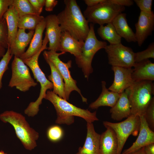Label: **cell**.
<instances>
[{"instance_id": "1", "label": "cell", "mask_w": 154, "mask_h": 154, "mask_svg": "<svg viewBox=\"0 0 154 154\" xmlns=\"http://www.w3.org/2000/svg\"><path fill=\"white\" fill-rule=\"evenodd\" d=\"M64 9L56 15L62 32H68L77 40L83 41L90 31L89 22L75 0H64Z\"/></svg>"}, {"instance_id": "2", "label": "cell", "mask_w": 154, "mask_h": 154, "mask_svg": "<svg viewBox=\"0 0 154 154\" xmlns=\"http://www.w3.org/2000/svg\"><path fill=\"white\" fill-rule=\"evenodd\" d=\"M44 99L50 102L54 107L57 116V123L70 125L74 122V116L84 119L87 123H92L99 120L96 111L91 112L87 109L78 108L60 97L52 91L47 90Z\"/></svg>"}, {"instance_id": "3", "label": "cell", "mask_w": 154, "mask_h": 154, "mask_svg": "<svg viewBox=\"0 0 154 154\" xmlns=\"http://www.w3.org/2000/svg\"><path fill=\"white\" fill-rule=\"evenodd\" d=\"M48 42V38L45 35L42 47L40 50L31 57L22 59L31 69L34 78L39 83L40 86V94L37 99L35 102H31L24 110L25 114L29 117H34L38 114L39 106L41 104L43 99L45 98L46 92L53 88L52 83L46 78L38 63L39 56L42 52L47 49V44Z\"/></svg>"}, {"instance_id": "4", "label": "cell", "mask_w": 154, "mask_h": 154, "mask_svg": "<svg viewBox=\"0 0 154 154\" xmlns=\"http://www.w3.org/2000/svg\"><path fill=\"white\" fill-rule=\"evenodd\" d=\"M0 119L13 126L17 137L26 149L31 151L37 146L39 134L30 127L22 114L13 111H6L0 114Z\"/></svg>"}, {"instance_id": "5", "label": "cell", "mask_w": 154, "mask_h": 154, "mask_svg": "<svg viewBox=\"0 0 154 154\" xmlns=\"http://www.w3.org/2000/svg\"><path fill=\"white\" fill-rule=\"evenodd\" d=\"M125 91L129 102L131 115L139 116H144L152 98V95H154V85L153 81H134Z\"/></svg>"}, {"instance_id": "6", "label": "cell", "mask_w": 154, "mask_h": 154, "mask_svg": "<svg viewBox=\"0 0 154 154\" xmlns=\"http://www.w3.org/2000/svg\"><path fill=\"white\" fill-rule=\"evenodd\" d=\"M89 26L90 31L84 42L81 53L78 57L75 58L76 64L82 69L84 77L87 79L93 72L92 63L95 54L107 45L106 42L99 40L97 38L95 33L94 24L90 23Z\"/></svg>"}, {"instance_id": "7", "label": "cell", "mask_w": 154, "mask_h": 154, "mask_svg": "<svg viewBox=\"0 0 154 154\" xmlns=\"http://www.w3.org/2000/svg\"><path fill=\"white\" fill-rule=\"evenodd\" d=\"M125 9L124 7L113 4L106 0L95 6L87 7L83 14L89 23L100 26L112 23Z\"/></svg>"}, {"instance_id": "8", "label": "cell", "mask_w": 154, "mask_h": 154, "mask_svg": "<svg viewBox=\"0 0 154 154\" xmlns=\"http://www.w3.org/2000/svg\"><path fill=\"white\" fill-rule=\"evenodd\" d=\"M105 127H109L115 131L118 140V147L117 154H121L124 146L129 137L132 135L136 136L139 131L140 125V117L131 115L122 121L114 123L104 121Z\"/></svg>"}, {"instance_id": "9", "label": "cell", "mask_w": 154, "mask_h": 154, "mask_svg": "<svg viewBox=\"0 0 154 154\" xmlns=\"http://www.w3.org/2000/svg\"><path fill=\"white\" fill-rule=\"evenodd\" d=\"M65 52L57 53L53 51L44 50L43 54H45L48 58L54 65L57 68L64 82V92L66 100H69L71 93L76 91L80 95L82 101L87 102V99L82 95L80 90L76 85V81L72 77L69 69L71 67L72 61L69 60L67 62L62 61L59 58V56L65 54Z\"/></svg>"}, {"instance_id": "10", "label": "cell", "mask_w": 154, "mask_h": 154, "mask_svg": "<svg viewBox=\"0 0 154 154\" xmlns=\"http://www.w3.org/2000/svg\"><path fill=\"white\" fill-rule=\"evenodd\" d=\"M12 76L8 86L22 92L29 90L37 83L32 77L29 68L20 58L14 56L11 63Z\"/></svg>"}, {"instance_id": "11", "label": "cell", "mask_w": 154, "mask_h": 154, "mask_svg": "<svg viewBox=\"0 0 154 154\" xmlns=\"http://www.w3.org/2000/svg\"><path fill=\"white\" fill-rule=\"evenodd\" d=\"M104 49L107 54L108 63L112 66L127 68L133 67L135 52L130 47L120 43L107 45Z\"/></svg>"}, {"instance_id": "12", "label": "cell", "mask_w": 154, "mask_h": 154, "mask_svg": "<svg viewBox=\"0 0 154 154\" xmlns=\"http://www.w3.org/2000/svg\"><path fill=\"white\" fill-rule=\"evenodd\" d=\"M136 42L141 46L148 37L151 35L154 29V13L141 11L137 22L135 24Z\"/></svg>"}, {"instance_id": "13", "label": "cell", "mask_w": 154, "mask_h": 154, "mask_svg": "<svg viewBox=\"0 0 154 154\" xmlns=\"http://www.w3.org/2000/svg\"><path fill=\"white\" fill-rule=\"evenodd\" d=\"M114 73L113 83L108 89L109 90L120 94L131 86L134 81L132 78V68L112 66Z\"/></svg>"}, {"instance_id": "14", "label": "cell", "mask_w": 154, "mask_h": 154, "mask_svg": "<svg viewBox=\"0 0 154 154\" xmlns=\"http://www.w3.org/2000/svg\"><path fill=\"white\" fill-rule=\"evenodd\" d=\"M46 22L45 34L49 42L48 50L58 51L62 31L58 23L57 15H48L45 17Z\"/></svg>"}, {"instance_id": "15", "label": "cell", "mask_w": 154, "mask_h": 154, "mask_svg": "<svg viewBox=\"0 0 154 154\" xmlns=\"http://www.w3.org/2000/svg\"><path fill=\"white\" fill-rule=\"evenodd\" d=\"M141 125L136 141L121 154H131L148 144L154 143V132L149 126L144 116H140Z\"/></svg>"}, {"instance_id": "16", "label": "cell", "mask_w": 154, "mask_h": 154, "mask_svg": "<svg viewBox=\"0 0 154 154\" xmlns=\"http://www.w3.org/2000/svg\"><path fill=\"white\" fill-rule=\"evenodd\" d=\"M87 133L83 146L80 147L76 154H100V134L95 131L92 123H87Z\"/></svg>"}, {"instance_id": "17", "label": "cell", "mask_w": 154, "mask_h": 154, "mask_svg": "<svg viewBox=\"0 0 154 154\" xmlns=\"http://www.w3.org/2000/svg\"><path fill=\"white\" fill-rule=\"evenodd\" d=\"M34 32L35 30H31L27 33L25 29H18L13 43L9 46L11 54L20 58L25 52L26 48L30 43Z\"/></svg>"}, {"instance_id": "18", "label": "cell", "mask_w": 154, "mask_h": 154, "mask_svg": "<svg viewBox=\"0 0 154 154\" xmlns=\"http://www.w3.org/2000/svg\"><path fill=\"white\" fill-rule=\"evenodd\" d=\"M131 74L134 81L154 80V63L149 59L135 63Z\"/></svg>"}, {"instance_id": "19", "label": "cell", "mask_w": 154, "mask_h": 154, "mask_svg": "<svg viewBox=\"0 0 154 154\" xmlns=\"http://www.w3.org/2000/svg\"><path fill=\"white\" fill-rule=\"evenodd\" d=\"M84 42L79 41L67 32H62L58 51L68 52L75 58L80 54Z\"/></svg>"}, {"instance_id": "20", "label": "cell", "mask_w": 154, "mask_h": 154, "mask_svg": "<svg viewBox=\"0 0 154 154\" xmlns=\"http://www.w3.org/2000/svg\"><path fill=\"white\" fill-rule=\"evenodd\" d=\"M100 134V154H117L118 142L115 131L109 127Z\"/></svg>"}, {"instance_id": "21", "label": "cell", "mask_w": 154, "mask_h": 154, "mask_svg": "<svg viewBox=\"0 0 154 154\" xmlns=\"http://www.w3.org/2000/svg\"><path fill=\"white\" fill-rule=\"evenodd\" d=\"M110 112L112 118L117 121L127 118L131 115L129 102L125 91L120 94L118 101Z\"/></svg>"}, {"instance_id": "22", "label": "cell", "mask_w": 154, "mask_h": 154, "mask_svg": "<svg viewBox=\"0 0 154 154\" xmlns=\"http://www.w3.org/2000/svg\"><path fill=\"white\" fill-rule=\"evenodd\" d=\"M44 19L37 26L29 46L27 50L20 57L21 59L28 58L35 54L42 47L43 33L45 29Z\"/></svg>"}, {"instance_id": "23", "label": "cell", "mask_w": 154, "mask_h": 154, "mask_svg": "<svg viewBox=\"0 0 154 154\" xmlns=\"http://www.w3.org/2000/svg\"><path fill=\"white\" fill-rule=\"evenodd\" d=\"M105 81H102V92L98 98L92 103L89 107L92 109H97L102 106L112 107L119 99L120 94L110 91L106 86Z\"/></svg>"}, {"instance_id": "24", "label": "cell", "mask_w": 154, "mask_h": 154, "mask_svg": "<svg viewBox=\"0 0 154 154\" xmlns=\"http://www.w3.org/2000/svg\"><path fill=\"white\" fill-rule=\"evenodd\" d=\"M125 13H121L117 15L112 23L117 33L128 42H136L135 33L129 25Z\"/></svg>"}, {"instance_id": "25", "label": "cell", "mask_w": 154, "mask_h": 154, "mask_svg": "<svg viewBox=\"0 0 154 154\" xmlns=\"http://www.w3.org/2000/svg\"><path fill=\"white\" fill-rule=\"evenodd\" d=\"M44 59L49 65L51 70V74L48 76V80L52 84V92L60 97L66 100L64 92V83L60 72L54 65L44 54Z\"/></svg>"}, {"instance_id": "26", "label": "cell", "mask_w": 154, "mask_h": 154, "mask_svg": "<svg viewBox=\"0 0 154 154\" xmlns=\"http://www.w3.org/2000/svg\"><path fill=\"white\" fill-rule=\"evenodd\" d=\"M8 31V42L10 46L13 43L18 30V22L19 17L11 5L4 14Z\"/></svg>"}, {"instance_id": "27", "label": "cell", "mask_w": 154, "mask_h": 154, "mask_svg": "<svg viewBox=\"0 0 154 154\" xmlns=\"http://www.w3.org/2000/svg\"><path fill=\"white\" fill-rule=\"evenodd\" d=\"M97 32L101 38L107 41L110 44L121 43L122 38L117 33L112 23L107 24L106 26H100Z\"/></svg>"}, {"instance_id": "28", "label": "cell", "mask_w": 154, "mask_h": 154, "mask_svg": "<svg viewBox=\"0 0 154 154\" xmlns=\"http://www.w3.org/2000/svg\"><path fill=\"white\" fill-rule=\"evenodd\" d=\"M44 18L43 16L35 14L23 16L19 18L18 28L35 30L37 26Z\"/></svg>"}, {"instance_id": "29", "label": "cell", "mask_w": 154, "mask_h": 154, "mask_svg": "<svg viewBox=\"0 0 154 154\" xmlns=\"http://www.w3.org/2000/svg\"><path fill=\"white\" fill-rule=\"evenodd\" d=\"M12 5L19 17L28 14L39 15L28 0H13Z\"/></svg>"}, {"instance_id": "30", "label": "cell", "mask_w": 154, "mask_h": 154, "mask_svg": "<svg viewBox=\"0 0 154 154\" xmlns=\"http://www.w3.org/2000/svg\"><path fill=\"white\" fill-rule=\"evenodd\" d=\"M154 58V43H151L145 50L138 52L134 54V61L135 63L149 59Z\"/></svg>"}, {"instance_id": "31", "label": "cell", "mask_w": 154, "mask_h": 154, "mask_svg": "<svg viewBox=\"0 0 154 154\" xmlns=\"http://www.w3.org/2000/svg\"><path fill=\"white\" fill-rule=\"evenodd\" d=\"M7 49L0 61V90L2 86V80L3 76L5 72L9 69L8 64L13 56L10 52L9 46Z\"/></svg>"}, {"instance_id": "32", "label": "cell", "mask_w": 154, "mask_h": 154, "mask_svg": "<svg viewBox=\"0 0 154 154\" xmlns=\"http://www.w3.org/2000/svg\"><path fill=\"white\" fill-rule=\"evenodd\" d=\"M0 45L5 48H7L9 46L7 27L3 17L0 19Z\"/></svg>"}, {"instance_id": "33", "label": "cell", "mask_w": 154, "mask_h": 154, "mask_svg": "<svg viewBox=\"0 0 154 154\" xmlns=\"http://www.w3.org/2000/svg\"><path fill=\"white\" fill-rule=\"evenodd\" d=\"M47 135L50 140L55 142L58 141L62 138L63 135V131L59 126L53 125L48 129Z\"/></svg>"}, {"instance_id": "34", "label": "cell", "mask_w": 154, "mask_h": 154, "mask_svg": "<svg viewBox=\"0 0 154 154\" xmlns=\"http://www.w3.org/2000/svg\"><path fill=\"white\" fill-rule=\"evenodd\" d=\"M144 116L149 126L151 129L153 131L154 130V97H152Z\"/></svg>"}, {"instance_id": "35", "label": "cell", "mask_w": 154, "mask_h": 154, "mask_svg": "<svg viewBox=\"0 0 154 154\" xmlns=\"http://www.w3.org/2000/svg\"><path fill=\"white\" fill-rule=\"evenodd\" d=\"M133 1L141 11L148 13L152 11L151 10L152 0H134Z\"/></svg>"}, {"instance_id": "36", "label": "cell", "mask_w": 154, "mask_h": 154, "mask_svg": "<svg viewBox=\"0 0 154 154\" xmlns=\"http://www.w3.org/2000/svg\"><path fill=\"white\" fill-rule=\"evenodd\" d=\"M38 14L40 15L44 6L45 0H28Z\"/></svg>"}, {"instance_id": "37", "label": "cell", "mask_w": 154, "mask_h": 154, "mask_svg": "<svg viewBox=\"0 0 154 154\" xmlns=\"http://www.w3.org/2000/svg\"><path fill=\"white\" fill-rule=\"evenodd\" d=\"M13 0H0V19L3 16L9 7L11 5Z\"/></svg>"}, {"instance_id": "38", "label": "cell", "mask_w": 154, "mask_h": 154, "mask_svg": "<svg viewBox=\"0 0 154 154\" xmlns=\"http://www.w3.org/2000/svg\"><path fill=\"white\" fill-rule=\"evenodd\" d=\"M108 2L118 5L122 6L130 7L133 4L132 0H108Z\"/></svg>"}, {"instance_id": "39", "label": "cell", "mask_w": 154, "mask_h": 154, "mask_svg": "<svg viewBox=\"0 0 154 154\" xmlns=\"http://www.w3.org/2000/svg\"><path fill=\"white\" fill-rule=\"evenodd\" d=\"M58 1L56 0H45V9L46 11H51L57 5Z\"/></svg>"}, {"instance_id": "40", "label": "cell", "mask_w": 154, "mask_h": 154, "mask_svg": "<svg viewBox=\"0 0 154 154\" xmlns=\"http://www.w3.org/2000/svg\"><path fill=\"white\" fill-rule=\"evenodd\" d=\"M106 1V0H84V1L88 7H92L104 2Z\"/></svg>"}, {"instance_id": "41", "label": "cell", "mask_w": 154, "mask_h": 154, "mask_svg": "<svg viewBox=\"0 0 154 154\" xmlns=\"http://www.w3.org/2000/svg\"><path fill=\"white\" fill-rule=\"evenodd\" d=\"M144 149L146 154H154V143L146 145Z\"/></svg>"}, {"instance_id": "42", "label": "cell", "mask_w": 154, "mask_h": 154, "mask_svg": "<svg viewBox=\"0 0 154 154\" xmlns=\"http://www.w3.org/2000/svg\"><path fill=\"white\" fill-rule=\"evenodd\" d=\"M131 154H146L144 149V147Z\"/></svg>"}, {"instance_id": "43", "label": "cell", "mask_w": 154, "mask_h": 154, "mask_svg": "<svg viewBox=\"0 0 154 154\" xmlns=\"http://www.w3.org/2000/svg\"><path fill=\"white\" fill-rule=\"evenodd\" d=\"M5 53V48L0 45V58L2 57Z\"/></svg>"}, {"instance_id": "44", "label": "cell", "mask_w": 154, "mask_h": 154, "mask_svg": "<svg viewBox=\"0 0 154 154\" xmlns=\"http://www.w3.org/2000/svg\"><path fill=\"white\" fill-rule=\"evenodd\" d=\"M0 154H7V153H5L3 151H0Z\"/></svg>"}]
</instances>
